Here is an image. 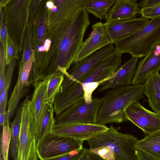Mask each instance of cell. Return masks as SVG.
Listing matches in <instances>:
<instances>
[{
    "label": "cell",
    "instance_id": "1",
    "mask_svg": "<svg viewBox=\"0 0 160 160\" xmlns=\"http://www.w3.org/2000/svg\"><path fill=\"white\" fill-rule=\"evenodd\" d=\"M46 5V37L38 54L42 60L37 69L39 81L57 72L68 75L88 27L77 0H47Z\"/></svg>",
    "mask_w": 160,
    "mask_h": 160
},
{
    "label": "cell",
    "instance_id": "2",
    "mask_svg": "<svg viewBox=\"0 0 160 160\" xmlns=\"http://www.w3.org/2000/svg\"><path fill=\"white\" fill-rule=\"evenodd\" d=\"M122 55L112 52L97 67L56 96L53 104L56 116L82 99L92 101V94L110 79L121 65Z\"/></svg>",
    "mask_w": 160,
    "mask_h": 160
},
{
    "label": "cell",
    "instance_id": "3",
    "mask_svg": "<svg viewBox=\"0 0 160 160\" xmlns=\"http://www.w3.org/2000/svg\"><path fill=\"white\" fill-rule=\"evenodd\" d=\"M144 84L112 89L100 98L97 123H121L128 121L126 109L133 103L144 98Z\"/></svg>",
    "mask_w": 160,
    "mask_h": 160
},
{
    "label": "cell",
    "instance_id": "4",
    "mask_svg": "<svg viewBox=\"0 0 160 160\" xmlns=\"http://www.w3.org/2000/svg\"><path fill=\"white\" fill-rule=\"evenodd\" d=\"M160 40V16L150 20L144 27L115 44L114 51L120 55L124 53L132 57L146 56Z\"/></svg>",
    "mask_w": 160,
    "mask_h": 160
},
{
    "label": "cell",
    "instance_id": "5",
    "mask_svg": "<svg viewBox=\"0 0 160 160\" xmlns=\"http://www.w3.org/2000/svg\"><path fill=\"white\" fill-rule=\"evenodd\" d=\"M32 1L9 0L3 8L7 33L19 53L23 49L26 31L29 24Z\"/></svg>",
    "mask_w": 160,
    "mask_h": 160
},
{
    "label": "cell",
    "instance_id": "6",
    "mask_svg": "<svg viewBox=\"0 0 160 160\" xmlns=\"http://www.w3.org/2000/svg\"><path fill=\"white\" fill-rule=\"evenodd\" d=\"M138 140L132 134L118 131L111 125L107 131L87 141L90 149L108 147L114 153L116 160H138L134 148Z\"/></svg>",
    "mask_w": 160,
    "mask_h": 160
},
{
    "label": "cell",
    "instance_id": "7",
    "mask_svg": "<svg viewBox=\"0 0 160 160\" xmlns=\"http://www.w3.org/2000/svg\"><path fill=\"white\" fill-rule=\"evenodd\" d=\"M21 124L18 151L23 160H38L34 118L28 96L21 104Z\"/></svg>",
    "mask_w": 160,
    "mask_h": 160
},
{
    "label": "cell",
    "instance_id": "8",
    "mask_svg": "<svg viewBox=\"0 0 160 160\" xmlns=\"http://www.w3.org/2000/svg\"><path fill=\"white\" fill-rule=\"evenodd\" d=\"M83 142L51 133L38 143V158L40 160H47L72 151L82 150Z\"/></svg>",
    "mask_w": 160,
    "mask_h": 160
},
{
    "label": "cell",
    "instance_id": "9",
    "mask_svg": "<svg viewBox=\"0 0 160 160\" xmlns=\"http://www.w3.org/2000/svg\"><path fill=\"white\" fill-rule=\"evenodd\" d=\"M101 104L100 98H93L90 102L82 99L57 116L56 124L97 123Z\"/></svg>",
    "mask_w": 160,
    "mask_h": 160
},
{
    "label": "cell",
    "instance_id": "10",
    "mask_svg": "<svg viewBox=\"0 0 160 160\" xmlns=\"http://www.w3.org/2000/svg\"><path fill=\"white\" fill-rule=\"evenodd\" d=\"M113 45L110 44L96 51L87 57L75 62L68 72L67 76H64L60 87L62 92L74 82L98 66L112 51Z\"/></svg>",
    "mask_w": 160,
    "mask_h": 160
},
{
    "label": "cell",
    "instance_id": "11",
    "mask_svg": "<svg viewBox=\"0 0 160 160\" xmlns=\"http://www.w3.org/2000/svg\"><path fill=\"white\" fill-rule=\"evenodd\" d=\"M108 128L105 125L97 123L55 124L52 133L84 141L100 135Z\"/></svg>",
    "mask_w": 160,
    "mask_h": 160
},
{
    "label": "cell",
    "instance_id": "12",
    "mask_svg": "<svg viewBox=\"0 0 160 160\" xmlns=\"http://www.w3.org/2000/svg\"><path fill=\"white\" fill-rule=\"evenodd\" d=\"M128 120L147 134L160 129V114L148 110L139 101L131 104L126 110Z\"/></svg>",
    "mask_w": 160,
    "mask_h": 160
},
{
    "label": "cell",
    "instance_id": "13",
    "mask_svg": "<svg viewBox=\"0 0 160 160\" xmlns=\"http://www.w3.org/2000/svg\"><path fill=\"white\" fill-rule=\"evenodd\" d=\"M92 31L83 42L73 63L87 57L111 44L104 23L101 22H97L92 25Z\"/></svg>",
    "mask_w": 160,
    "mask_h": 160
},
{
    "label": "cell",
    "instance_id": "14",
    "mask_svg": "<svg viewBox=\"0 0 160 160\" xmlns=\"http://www.w3.org/2000/svg\"><path fill=\"white\" fill-rule=\"evenodd\" d=\"M149 19L141 17L133 19L104 23L111 44H115L146 26Z\"/></svg>",
    "mask_w": 160,
    "mask_h": 160
},
{
    "label": "cell",
    "instance_id": "15",
    "mask_svg": "<svg viewBox=\"0 0 160 160\" xmlns=\"http://www.w3.org/2000/svg\"><path fill=\"white\" fill-rule=\"evenodd\" d=\"M160 70V40L142 60L139 61L134 75L132 84L144 83L152 74Z\"/></svg>",
    "mask_w": 160,
    "mask_h": 160
},
{
    "label": "cell",
    "instance_id": "16",
    "mask_svg": "<svg viewBox=\"0 0 160 160\" xmlns=\"http://www.w3.org/2000/svg\"><path fill=\"white\" fill-rule=\"evenodd\" d=\"M35 61L34 52L23 67H19L18 78L8 102V113L9 121L14 115L19 101L28 90L30 85L28 80L34 62Z\"/></svg>",
    "mask_w": 160,
    "mask_h": 160
},
{
    "label": "cell",
    "instance_id": "17",
    "mask_svg": "<svg viewBox=\"0 0 160 160\" xmlns=\"http://www.w3.org/2000/svg\"><path fill=\"white\" fill-rule=\"evenodd\" d=\"M138 59L132 57L121 65L110 79L100 85L98 91L102 92L108 89L132 85Z\"/></svg>",
    "mask_w": 160,
    "mask_h": 160
},
{
    "label": "cell",
    "instance_id": "18",
    "mask_svg": "<svg viewBox=\"0 0 160 160\" xmlns=\"http://www.w3.org/2000/svg\"><path fill=\"white\" fill-rule=\"evenodd\" d=\"M140 10L137 0H116L109 12L105 22L133 19L136 18Z\"/></svg>",
    "mask_w": 160,
    "mask_h": 160
},
{
    "label": "cell",
    "instance_id": "19",
    "mask_svg": "<svg viewBox=\"0 0 160 160\" xmlns=\"http://www.w3.org/2000/svg\"><path fill=\"white\" fill-rule=\"evenodd\" d=\"M46 0H42L32 26L33 49L35 56L42 47L47 34Z\"/></svg>",
    "mask_w": 160,
    "mask_h": 160
},
{
    "label": "cell",
    "instance_id": "20",
    "mask_svg": "<svg viewBox=\"0 0 160 160\" xmlns=\"http://www.w3.org/2000/svg\"><path fill=\"white\" fill-rule=\"evenodd\" d=\"M49 79L48 76L36 85L30 100L34 115L35 133L39 128L43 117L47 103L44 100Z\"/></svg>",
    "mask_w": 160,
    "mask_h": 160
},
{
    "label": "cell",
    "instance_id": "21",
    "mask_svg": "<svg viewBox=\"0 0 160 160\" xmlns=\"http://www.w3.org/2000/svg\"><path fill=\"white\" fill-rule=\"evenodd\" d=\"M144 84V94L148 98L150 107L160 114V74L158 72L152 74Z\"/></svg>",
    "mask_w": 160,
    "mask_h": 160
},
{
    "label": "cell",
    "instance_id": "22",
    "mask_svg": "<svg viewBox=\"0 0 160 160\" xmlns=\"http://www.w3.org/2000/svg\"><path fill=\"white\" fill-rule=\"evenodd\" d=\"M136 149L139 150L160 160V129L138 140L134 145Z\"/></svg>",
    "mask_w": 160,
    "mask_h": 160
},
{
    "label": "cell",
    "instance_id": "23",
    "mask_svg": "<svg viewBox=\"0 0 160 160\" xmlns=\"http://www.w3.org/2000/svg\"><path fill=\"white\" fill-rule=\"evenodd\" d=\"M116 0H85L82 7L100 20L107 18Z\"/></svg>",
    "mask_w": 160,
    "mask_h": 160
},
{
    "label": "cell",
    "instance_id": "24",
    "mask_svg": "<svg viewBox=\"0 0 160 160\" xmlns=\"http://www.w3.org/2000/svg\"><path fill=\"white\" fill-rule=\"evenodd\" d=\"M54 112L52 104L47 103L40 126L36 132L37 143L45 136L52 133V128L56 124L53 116Z\"/></svg>",
    "mask_w": 160,
    "mask_h": 160
},
{
    "label": "cell",
    "instance_id": "25",
    "mask_svg": "<svg viewBox=\"0 0 160 160\" xmlns=\"http://www.w3.org/2000/svg\"><path fill=\"white\" fill-rule=\"evenodd\" d=\"M21 104L18 108L15 116L10 127L11 141L9 149L11 157L13 160L16 158L18 154L21 128Z\"/></svg>",
    "mask_w": 160,
    "mask_h": 160
},
{
    "label": "cell",
    "instance_id": "26",
    "mask_svg": "<svg viewBox=\"0 0 160 160\" xmlns=\"http://www.w3.org/2000/svg\"><path fill=\"white\" fill-rule=\"evenodd\" d=\"M49 76L50 79L44 102L53 104L56 96L60 92V87L64 80L65 75L60 72H57Z\"/></svg>",
    "mask_w": 160,
    "mask_h": 160
},
{
    "label": "cell",
    "instance_id": "27",
    "mask_svg": "<svg viewBox=\"0 0 160 160\" xmlns=\"http://www.w3.org/2000/svg\"><path fill=\"white\" fill-rule=\"evenodd\" d=\"M34 52L32 42V26L29 23L27 28L24 40L22 57L20 66H23Z\"/></svg>",
    "mask_w": 160,
    "mask_h": 160
},
{
    "label": "cell",
    "instance_id": "28",
    "mask_svg": "<svg viewBox=\"0 0 160 160\" xmlns=\"http://www.w3.org/2000/svg\"><path fill=\"white\" fill-rule=\"evenodd\" d=\"M11 141V131L9 123L3 126L1 136V153L3 160H8V152Z\"/></svg>",
    "mask_w": 160,
    "mask_h": 160
},
{
    "label": "cell",
    "instance_id": "29",
    "mask_svg": "<svg viewBox=\"0 0 160 160\" xmlns=\"http://www.w3.org/2000/svg\"><path fill=\"white\" fill-rule=\"evenodd\" d=\"M16 63V60L13 59L8 65L5 78L4 89L0 94V105L8 98V91L10 87L11 80Z\"/></svg>",
    "mask_w": 160,
    "mask_h": 160
},
{
    "label": "cell",
    "instance_id": "30",
    "mask_svg": "<svg viewBox=\"0 0 160 160\" xmlns=\"http://www.w3.org/2000/svg\"><path fill=\"white\" fill-rule=\"evenodd\" d=\"M18 52L17 48L7 33L6 44V59L7 65L13 59H18Z\"/></svg>",
    "mask_w": 160,
    "mask_h": 160
},
{
    "label": "cell",
    "instance_id": "31",
    "mask_svg": "<svg viewBox=\"0 0 160 160\" xmlns=\"http://www.w3.org/2000/svg\"><path fill=\"white\" fill-rule=\"evenodd\" d=\"M90 150L105 160H116L113 152L107 146H102Z\"/></svg>",
    "mask_w": 160,
    "mask_h": 160
},
{
    "label": "cell",
    "instance_id": "32",
    "mask_svg": "<svg viewBox=\"0 0 160 160\" xmlns=\"http://www.w3.org/2000/svg\"><path fill=\"white\" fill-rule=\"evenodd\" d=\"M0 41L5 55L6 56V40L7 34L6 27L4 23V16L3 8H0Z\"/></svg>",
    "mask_w": 160,
    "mask_h": 160
},
{
    "label": "cell",
    "instance_id": "33",
    "mask_svg": "<svg viewBox=\"0 0 160 160\" xmlns=\"http://www.w3.org/2000/svg\"><path fill=\"white\" fill-rule=\"evenodd\" d=\"M139 13L142 17L148 19L160 16V4L154 7L140 10Z\"/></svg>",
    "mask_w": 160,
    "mask_h": 160
},
{
    "label": "cell",
    "instance_id": "34",
    "mask_svg": "<svg viewBox=\"0 0 160 160\" xmlns=\"http://www.w3.org/2000/svg\"><path fill=\"white\" fill-rule=\"evenodd\" d=\"M42 0H32V1L29 13V23L32 26Z\"/></svg>",
    "mask_w": 160,
    "mask_h": 160
},
{
    "label": "cell",
    "instance_id": "35",
    "mask_svg": "<svg viewBox=\"0 0 160 160\" xmlns=\"http://www.w3.org/2000/svg\"><path fill=\"white\" fill-rule=\"evenodd\" d=\"M76 160H105L98 155L92 152L90 149L83 148L82 152Z\"/></svg>",
    "mask_w": 160,
    "mask_h": 160
},
{
    "label": "cell",
    "instance_id": "36",
    "mask_svg": "<svg viewBox=\"0 0 160 160\" xmlns=\"http://www.w3.org/2000/svg\"><path fill=\"white\" fill-rule=\"evenodd\" d=\"M82 150L72 151L47 160H76L81 154Z\"/></svg>",
    "mask_w": 160,
    "mask_h": 160
},
{
    "label": "cell",
    "instance_id": "37",
    "mask_svg": "<svg viewBox=\"0 0 160 160\" xmlns=\"http://www.w3.org/2000/svg\"><path fill=\"white\" fill-rule=\"evenodd\" d=\"M8 99H6L0 105V125L2 127L9 123L8 114L7 111Z\"/></svg>",
    "mask_w": 160,
    "mask_h": 160
},
{
    "label": "cell",
    "instance_id": "38",
    "mask_svg": "<svg viewBox=\"0 0 160 160\" xmlns=\"http://www.w3.org/2000/svg\"><path fill=\"white\" fill-rule=\"evenodd\" d=\"M160 4V0H144L140 1L138 6L141 9L152 8Z\"/></svg>",
    "mask_w": 160,
    "mask_h": 160
},
{
    "label": "cell",
    "instance_id": "39",
    "mask_svg": "<svg viewBox=\"0 0 160 160\" xmlns=\"http://www.w3.org/2000/svg\"><path fill=\"white\" fill-rule=\"evenodd\" d=\"M6 58H5L2 66L0 68V94L3 91L5 81L6 68L7 66Z\"/></svg>",
    "mask_w": 160,
    "mask_h": 160
},
{
    "label": "cell",
    "instance_id": "40",
    "mask_svg": "<svg viewBox=\"0 0 160 160\" xmlns=\"http://www.w3.org/2000/svg\"><path fill=\"white\" fill-rule=\"evenodd\" d=\"M136 153L138 160H157L139 150L136 149Z\"/></svg>",
    "mask_w": 160,
    "mask_h": 160
},
{
    "label": "cell",
    "instance_id": "41",
    "mask_svg": "<svg viewBox=\"0 0 160 160\" xmlns=\"http://www.w3.org/2000/svg\"><path fill=\"white\" fill-rule=\"evenodd\" d=\"M8 1L9 0H0V8H3L4 6L8 3Z\"/></svg>",
    "mask_w": 160,
    "mask_h": 160
},
{
    "label": "cell",
    "instance_id": "42",
    "mask_svg": "<svg viewBox=\"0 0 160 160\" xmlns=\"http://www.w3.org/2000/svg\"><path fill=\"white\" fill-rule=\"evenodd\" d=\"M14 160H23L22 154L18 151L17 157Z\"/></svg>",
    "mask_w": 160,
    "mask_h": 160
},
{
    "label": "cell",
    "instance_id": "43",
    "mask_svg": "<svg viewBox=\"0 0 160 160\" xmlns=\"http://www.w3.org/2000/svg\"><path fill=\"white\" fill-rule=\"evenodd\" d=\"M0 160H3L2 155L1 153L0 154Z\"/></svg>",
    "mask_w": 160,
    "mask_h": 160
}]
</instances>
